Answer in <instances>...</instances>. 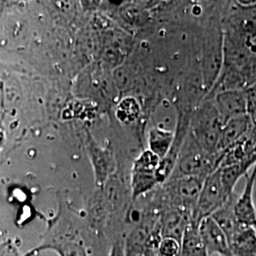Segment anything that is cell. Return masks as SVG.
<instances>
[{
	"mask_svg": "<svg viewBox=\"0 0 256 256\" xmlns=\"http://www.w3.org/2000/svg\"><path fill=\"white\" fill-rule=\"evenodd\" d=\"M223 64L218 80L204 99L225 90H246L256 82V54L244 37L223 28Z\"/></svg>",
	"mask_w": 256,
	"mask_h": 256,
	"instance_id": "1",
	"label": "cell"
},
{
	"mask_svg": "<svg viewBox=\"0 0 256 256\" xmlns=\"http://www.w3.org/2000/svg\"><path fill=\"white\" fill-rule=\"evenodd\" d=\"M224 122L212 99H204L192 110L190 119V132L209 155L222 158L220 138Z\"/></svg>",
	"mask_w": 256,
	"mask_h": 256,
	"instance_id": "2",
	"label": "cell"
},
{
	"mask_svg": "<svg viewBox=\"0 0 256 256\" xmlns=\"http://www.w3.org/2000/svg\"><path fill=\"white\" fill-rule=\"evenodd\" d=\"M224 32L221 22V12H216L204 30L202 40L200 70L207 94L220 76L223 64Z\"/></svg>",
	"mask_w": 256,
	"mask_h": 256,
	"instance_id": "3",
	"label": "cell"
},
{
	"mask_svg": "<svg viewBox=\"0 0 256 256\" xmlns=\"http://www.w3.org/2000/svg\"><path fill=\"white\" fill-rule=\"evenodd\" d=\"M221 160L222 158L209 155L204 151L189 129L170 180L186 176L206 178L220 168Z\"/></svg>",
	"mask_w": 256,
	"mask_h": 256,
	"instance_id": "4",
	"label": "cell"
},
{
	"mask_svg": "<svg viewBox=\"0 0 256 256\" xmlns=\"http://www.w3.org/2000/svg\"><path fill=\"white\" fill-rule=\"evenodd\" d=\"M205 178L186 176L169 180L164 184V207L174 208L194 218Z\"/></svg>",
	"mask_w": 256,
	"mask_h": 256,
	"instance_id": "5",
	"label": "cell"
},
{
	"mask_svg": "<svg viewBox=\"0 0 256 256\" xmlns=\"http://www.w3.org/2000/svg\"><path fill=\"white\" fill-rule=\"evenodd\" d=\"M224 30L234 32L248 41L256 37V1H230L221 12Z\"/></svg>",
	"mask_w": 256,
	"mask_h": 256,
	"instance_id": "6",
	"label": "cell"
},
{
	"mask_svg": "<svg viewBox=\"0 0 256 256\" xmlns=\"http://www.w3.org/2000/svg\"><path fill=\"white\" fill-rule=\"evenodd\" d=\"M160 158L149 149L144 150L133 162L131 172V196L133 200L151 192L156 185V170Z\"/></svg>",
	"mask_w": 256,
	"mask_h": 256,
	"instance_id": "7",
	"label": "cell"
},
{
	"mask_svg": "<svg viewBox=\"0 0 256 256\" xmlns=\"http://www.w3.org/2000/svg\"><path fill=\"white\" fill-rule=\"evenodd\" d=\"M230 198L222 186L218 168L205 178L192 221L200 224L202 220L210 218L214 212L220 210Z\"/></svg>",
	"mask_w": 256,
	"mask_h": 256,
	"instance_id": "8",
	"label": "cell"
},
{
	"mask_svg": "<svg viewBox=\"0 0 256 256\" xmlns=\"http://www.w3.org/2000/svg\"><path fill=\"white\" fill-rule=\"evenodd\" d=\"M245 187L240 196H236L234 210L238 223L242 227L256 228V209L254 202V189L256 182V164L246 176Z\"/></svg>",
	"mask_w": 256,
	"mask_h": 256,
	"instance_id": "9",
	"label": "cell"
},
{
	"mask_svg": "<svg viewBox=\"0 0 256 256\" xmlns=\"http://www.w3.org/2000/svg\"><path fill=\"white\" fill-rule=\"evenodd\" d=\"M198 230L209 256L210 254L232 256L228 238L210 216L202 220Z\"/></svg>",
	"mask_w": 256,
	"mask_h": 256,
	"instance_id": "10",
	"label": "cell"
},
{
	"mask_svg": "<svg viewBox=\"0 0 256 256\" xmlns=\"http://www.w3.org/2000/svg\"><path fill=\"white\" fill-rule=\"evenodd\" d=\"M216 108L224 124L229 120L248 114L245 90H225L212 98Z\"/></svg>",
	"mask_w": 256,
	"mask_h": 256,
	"instance_id": "11",
	"label": "cell"
},
{
	"mask_svg": "<svg viewBox=\"0 0 256 256\" xmlns=\"http://www.w3.org/2000/svg\"><path fill=\"white\" fill-rule=\"evenodd\" d=\"M192 216L182 210L164 207L158 221L162 238H174L182 243L183 234L191 223Z\"/></svg>",
	"mask_w": 256,
	"mask_h": 256,
	"instance_id": "12",
	"label": "cell"
},
{
	"mask_svg": "<svg viewBox=\"0 0 256 256\" xmlns=\"http://www.w3.org/2000/svg\"><path fill=\"white\" fill-rule=\"evenodd\" d=\"M254 122L248 114L227 120L221 131L220 151L224 152L236 144L254 126Z\"/></svg>",
	"mask_w": 256,
	"mask_h": 256,
	"instance_id": "13",
	"label": "cell"
},
{
	"mask_svg": "<svg viewBox=\"0 0 256 256\" xmlns=\"http://www.w3.org/2000/svg\"><path fill=\"white\" fill-rule=\"evenodd\" d=\"M236 198V196H232L226 204H224L220 210L214 212L210 216L224 232L229 240V243L236 236L239 230L242 228V226L238 223L234 210V204Z\"/></svg>",
	"mask_w": 256,
	"mask_h": 256,
	"instance_id": "14",
	"label": "cell"
},
{
	"mask_svg": "<svg viewBox=\"0 0 256 256\" xmlns=\"http://www.w3.org/2000/svg\"><path fill=\"white\" fill-rule=\"evenodd\" d=\"M174 140V131L162 126H153L147 134L148 149L162 160L170 151Z\"/></svg>",
	"mask_w": 256,
	"mask_h": 256,
	"instance_id": "15",
	"label": "cell"
},
{
	"mask_svg": "<svg viewBox=\"0 0 256 256\" xmlns=\"http://www.w3.org/2000/svg\"><path fill=\"white\" fill-rule=\"evenodd\" d=\"M198 227L200 224L194 221H191L187 226L182 239L180 256H209L202 241Z\"/></svg>",
	"mask_w": 256,
	"mask_h": 256,
	"instance_id": "16",
	"label": "cell"
},
{
	"mask_svg": "<svg viewBox=\"0 0 256 256\" xmlns=\"http://www.w3.org/2000/svg\"><path fill=\"white\" fill-rule=\"evenodd\" d=\"M232 256H256V229L242 227L230 243Z\"/></svg>",
	"mask_w": 256,
	"mask_h": 256,
	"instance_id": "17",
	"label": "cell"
},
{
	"mask_svg": "<svg viewBox=\"0 0 256 256\" xmlns=\"http://www.w3.org/2000/svg\"><path fill=\"white\" fill-rule=\"evenodd\" d=\"M250 162H242L236 164L221 167L220 178L226 194L232 198L234 194V188L239 180L250 172V169L254 166Z\"/></svg>",
	"mask_w": 256,
	"mask_h": 256,
	"instance_id": "18",
	"label": "cell"
},
{
	"mask_svg": "<svg viewBox=\"0 0 256 256\" xmlns=\"http://www.w3.org/2000/svg\"><path fill=\"white\" fill-rule=\"evenodd\" d=\"M144 114L142 102L138 96L128 95L120 101L116 108V117L124 124L130 126L137 122Z\"/></svg>",
	"mask_w": 256,
	"mask_h": 256,
	"instance_id": "19",
	"label": "cell"
},
{
	"mask_svg": "<svg viewBox=\"0 0 256 256\" xmlns=\"http://www.w3.org/2000/svg\"><path fill=\"white\" fill-rule=\"evenodd\" d=\"M60 250L63 256H86L84 248L77 243H66Z\"/></svg>",
	"mask_w": 256,
	"mask_h": 256,
	"instance_id": "20",
	"label": "cell"
},
{
	"mask_svg": "<svg viewBox=\"0 0 256 256\" xmlns=\"http://www.w3.org/2000/svg\"><path fill=\"white\" fill-rule=\"evenodd\" d=\"M245 95L247 100L248 114L252 118L256 114V82L245 90Z\"/></svg>",
	"mask_w": 256,
	"mask_h": 256,
	"instance_id": "21",
	"label": "cell"
},
{
	"mask_svg": "<svg viewBox=\"0 0 256 256\" xmlns=\"http://www.w3.org/2000/svg\"><path fill=\"white\" fill-rule=\"evenodd\" d=\"M113 256H124V252H122V250L120 248V250L119 248H116Z\"/></svg>",
	"mask_w": 256,
	"mask_h": 256,
	"instance_id": "22",
	"label": "cell"
},
{
	"mask_svg": "<svg viewBox=\"0 0 256 256\" xmlns=\"http://www.w3.org/2000/svg\"><path fill=\"white\" fill-rule=\"evenodd\" d=\"M250 48H252V52H254V54H256V37L254 40H252V41L250 42Z\"/></svg>",
	"mask_w": 256,
	"mask_h": 256,
	"instance_id": "23",
	"label": "cell"
},
{
	"mask_svg": "<svg viewBox=\"0 0 256 256\" xmlns=\"http://www.w3.org/2000/svg\"><path fill=\"white\" fill-rule=\"evenodd\" d=\"M252 122H254V124H256V114L254 116H252Z\"/></svg>",
	"mask_w": 256,
	"mask_h": 256,
	"instance_id": "24",
	"label": "cell"
},
{
	"mask_svg": "<svg viewBox=\"0 0 256 256\" xmlns=\"http://www.w3.org/2000/svg\"><path fill=\"white\" fill-rule=\"evenodd\" d=\"M254 158L256 160V147H254Z\"/></svg>",
	"mask_w": 256,
	"mask_h": 256,
	"instance_id": "25",
	"label": "cell"
}]
</instances>
